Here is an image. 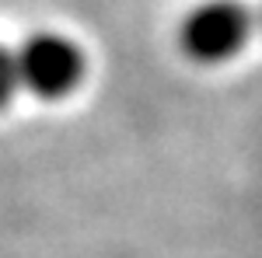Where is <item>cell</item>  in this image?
<instances>
[{
    "instance_id": "obj_1",
    "label": "cell",
    "mask_w": 262,
    "mask_h": 258,
    "mask_svg": "<svg viewBox=\"0 0 262 258\" xmlns=\"http://www.w3.org/2000/svg\"><path fill=\"white\" fill-rule=\"evenodd\" d=\"M255 18L242 0H200L179 21V49L200 66L231 63L252 39Z\"/></svg>"
},
{
    "instance_id": "obj_2",
    "label": "cell",
    "mask_w": 262,
    "mask_h": 258,
    "mask_svg": "<svg viewBox=\"0 0 262 258\" xmlns=\"http://www.w3.org/2000/svg\"><path fill=\"white\" fill-rule=\"evenodd\" d=\"M18 60V80L21 91H28L39 101H63L84 84L88 56L81 42L60 32H35L14 49Z\"/></svg>"
},
{
    "instance_id": "obj_3",
    "label": "cell",
    "mask_w": 262,
    "mask_h": 258,
    "mask_svg": "<svg viewBox=\"0 0 262 258\" xmlns=\"http://www.w3.org/2000/svg\"><path fill=\"white\" fill-rule=\"evenodd\" d=\"M21 91V80H18V60H14V49H7L0 42V108H7L11 98Z\"/></svg>"
}]
</instances>
